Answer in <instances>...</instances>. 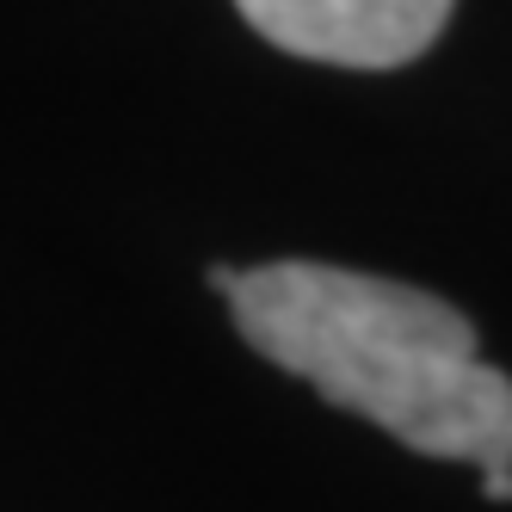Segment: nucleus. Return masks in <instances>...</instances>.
Segmentation results:
<instances>
[{
	"instance_id": "obj_1",
	"label": "nucleus",
	"mask_w": 512,
	"mask_h": 512,
	"mask_svg": "<svg viewBox=\"0 0 512 512\" xmlns=\"http://www.w3.org/2000/svg\"><path fill=\"white\" fill-rule=\"evenodd\" d=\"M241 340L321 401L383 426L420 457L475 463L512 500V377L475 346L469 315L395 278L272 260L229 284Z\"/></svg>"
},
{
	"instance_id": "obj_2",
	"label": "nucleus",
	"mask_w": 512,
	"mask_h": 512,
	"mask_svg": "<svg viewBox=\"0 0 512 512\" xmlns=\"http://www.w3.org/2000/svg\"><path fill=\"white\" fill-rule=\"evenodd\" d=\"M457 0H235V13L266 44L334 68H401L420 62L445 31Z\"/></svg>"
}]
</instances>
